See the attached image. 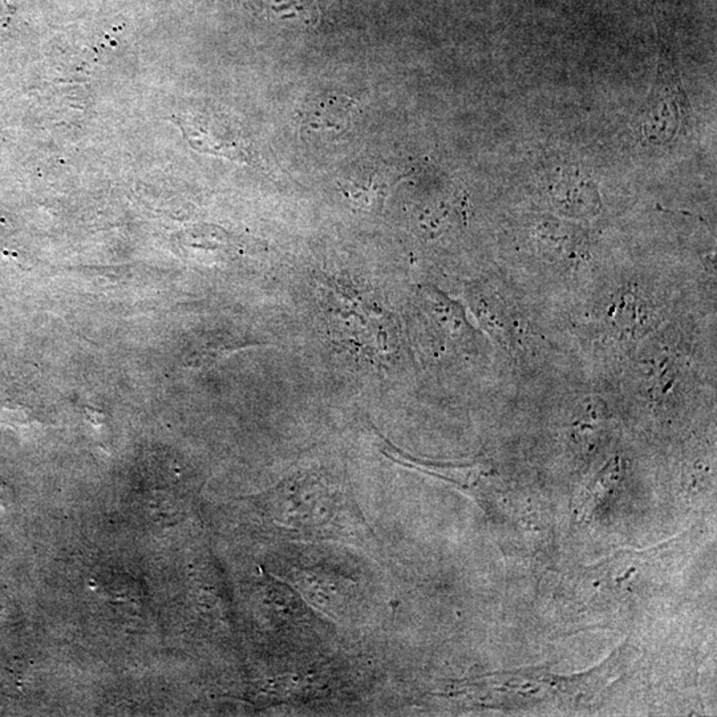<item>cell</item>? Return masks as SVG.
Returning <instances> with one entry per match:
<instances>
[{"instance_id": "obj_1", "label": "cell", "mask_w": 717, "mask_h": 717, "mask_svg": "<svg viewBox=\"0 0 717 717\" xmlns=\"http://www.w3.org/2000/svg\"><path fill=\"white\" fill-rule=\"evenodd\" d=\"M358 106L341 95H323L302 112V125L307 132L341 133L351 127Z\"/></svg>"}]
</instances>
